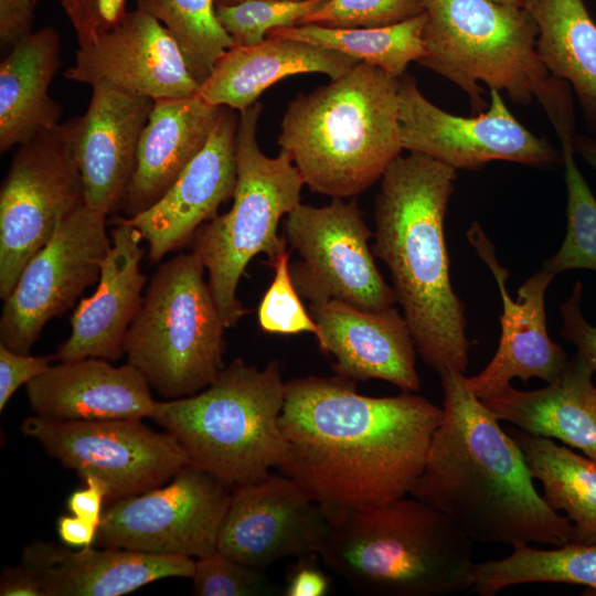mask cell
<instances>
[{
  "instance_id": "6da1fadb",
  "label": "cell",
  "mask_w": 596,
  "mask_h": 596,
  "mask_svg": "<svg viewBox=\"0 0 596 596\" xmlns=\"http://www.w3.org/2000/svg\"><path fill=\"white\" fill-rule=\"evenodd\" d=\"M441 417L414 392L374 397L339 375L296 377L286 382L277 469L329 519L386 503L411 493Z\"/></svg>"
},
{
  "instance_id": "7a4b0ae2",
  "label": "cell",
  "mask_w": 596,
  "mask_h": 596,
  "mask_svg": "<svg viewBox=\"0 0 596 596\" xmlns=\"http://www.w3.org/2000/svg\"><path fill=\"white\" fill-rule=\"evenodd\" d=\"M443 417L411 496L444 513L472 541L561 546L573 524L536 491L524 456L469 389L465 373H439Z\"/></svg>"
},
{
  "instance_id": "3957f363",
  "label": "cell",
  "mask_w": 596,
  "mask_h": 596,
  "mask_svg": "<svg viewBox=\"0 0 596 596\" xmlns=\"http://www.w3.org/2000/svg\"><path fill=\"white\" fill-rule=\"evenodd\" d=\"M456 169L427 156L401 155L381 178L372 252L390 270L416 350L438 374L465 373L470 343L464 304L449 274L444 221Z\"/></svg>"
},
{
  "instance_id": "277c9868",
  "label": "cell",
  "mask_w": 596,
  "mask_h": 596,
  "mask_svg": "<svg viewBox=\"0 0 596 596\" xmlns=\"http://www.w3.org/2000/svg\"><path fill=\"white\" fill-rule=\"evenodd\" d=\"M278 145L312 192L332 199L362 193L403 150L398 78L360 62L329 84L299 93L287 105Z\"/></svg>"
},
{
  "instance_id": "5b68a950",
  "label": "cell",
  "mask_w": 596,
  "mask_h": 596,
  "mask_svg": "<svg viewBox=\"0 0 596 596\" xmlns=\"http://www.w3.org/2000/svg\"><path fill=\"white\" fill-rule=\"evenodd\" d=\"M472 540L417 498H398L329 519L318 556L356 593L439 596L473 585Z\"/></svg>"
},
{
  "instance_id": "8992f818",
  "label": "cell",
  "mask_w": 596,
  "mask_h": 596,
  "mask_svg": "<svg viewBox=\"0 0 596 596\" xmlns=\"http://www.w3.org/2000/svg\"><path fill=\"white\" fill-rule=\"evenodd\" d=\"M418 1L427 20L426 54L417 63L460 87L473 114L489 106L482 82L517 104L538 99L557 136L575 130L570 85L542 62L539 28L525 8L493 0Z\"/></svg>"
},
{
  "instance_id": "52a82bcc",
  "label": "cell",
  "mask_w": 596,
  "mask_h": 596,
  "mask_svg": "<svg viewBox=\"0 0 596 596\" xmlns=\"http://www.w3.org/2000/svg\"><path fill=\"white\" fill-rule=\"evenodd\" d=\"M285 395L277 360L258 369L234 359L196 394L157 402L151 419L178 440L190 465L233 489L266 478L283 460Z\"/></svg>"
},
{
  "instance_id": "ba28073f",
  "label": "cell",
  "mask_w": 596,
  "mask_h": 596,
  "mask_svg": "<svg viewBox=\"0 0 596 596\" xmlns=\"http://www.w3.org/2000/svg\"><path fill=\"white\" fill-rule=\"evenodd\" d=\"M262 104L240 111L236 135L237 181L231 209L203 224L192 251L207 272V284L226 328L246 315L236 290L249 260L264 253L272 265L286 249L278 225L300 202L305 184L290 157L266 156L257 143Z\"/></svg>"
},
{
  "instance_id": "9c48e42d",
  "label": "cell",
  "mask_w": 596,
  "mask_h": 596,
  "mask_svg": "<svg viewBox=\"0 0 596 596\" xmlns=\"http://www.w3.org/2000/svg\"><path fill=\"white\" fill-rule=\"evenodd\" d=\"M192 251L153 274L124 341L127 363L167 400L196 394L224 368V329Z\"/></svg>"
},
{
  "instance_id": "30bf717a",
  "label": "cell",
  "mask_w": 596,
  "mask_h": 596,
  "mask_svg": "<svg viewBox=\"0 0 596 596\" xmlns=\"http://www.w3.org/2000/svg\"><path fill=\"white\" fill-rule=\"evenodd\" d=\"M85 204L67 123L21 143L0 190V298L62 221Z\"/></svg>"
},
{
  "instance_id": "8fae6325",
  "label": "cell",
  "mask_w": 596,
  "mask_h": 596,
  "mask_svg": "<svg viewBox=\"0 0 596 596\" xmlns=\"http://www.w3.org/2000/svg\"><path fill=\"white\" fill-rule=\"evenodd\" d=\"M284 232L299 255L289 266L292 283L310 304L339 300L369 310L396 304L375 265L369 244L373 232L354 199H333L324 206L299 203L285 216Z\"/></svg>"
},
{
  "instance_id": "7c38bea8",
  "label": "cell",
  "mask_w": 596,
  "mask_h": 596,
  "mask_svg": "<svg viewBox=\"0 0 596 596\" xmlns=\"http://www.w3.org/2000/svg\"><path fill=\"white\" fill-rule=\"evenodd\" d=\"M23 435L83 480L102 479L108 499L136 496L168 482L189 459L168 432H155L142 419L55 421L31 415Z\"/></svg>"
},
{
  "instance_id": "4fadbf2b",
  "label": "cell",
  "mask_w": 596,
  "mask_h": 596,
  "mask_svg": "<svg viewBox=\"0 0 596 596\" xmlns=\"http://www.w3.org/2000/svg\"><path fill=\"white\" fill-rule=\"evenodd\" d=\"M231 489L189 464L168 483L114 500L103 512L96 543L190 558L213 554Z\"/></svg>"
},
{
  "instance_id": "5bb4252c",
  "label": "cell",
  "mask_w": 596,
  "mask_h": 596,
  "mask_svg": "<svg viewBox=\"0 0 596 596\" xmlns=\"http://www.w3.org/2000/svg\"><path fill=\"white\" fill-rule=\"evenodd\" d=\"M106 216L86 204L79 206L28 262L3 300L0 344L30 353L44 326L71 309L98 281L102 262L111 246Z\"/></svg>"
},
{
  "instance_id": "9a60e30c",
  "label": "cell",
  "mask_w": 596,
  "mask_h": 596,
  "mask_svg": "<svg viewBox=\"0 0 596 596\" xmlns=\"http://www.w3.org/2000/svg\"><path fill=\"white\" fill-rule=\"evenodd\" d=\"M489 95L485 111L461 117L429 102L412 76L398 77L402 148L456 170H477L494 160L546 166L562 159V152L517 120L498 89L490 88Z\"/></svg>"
},
{
  "instance_id": "2e32d148",
  "label": "cell",
  "mask_w": 596,
  "mask_h": 596,
  "mask_svg": "<svg viewBox=\"0 0 596 596\" xmlns=\"http://www.w3.org/2000/svg\"><path fill=\"white\" fill-rule=\"evenodd\" d=\"M329 518L289 477L278 473L232 489L217 551L266 570L287 556L318 554Z\"/></svg>"
},
{
  "instance_id": "e0dca14e",
  "label": "cell",
  "mask_w": 596,
  "mask_h": 596,
  "mask_svg": "<svg viewBox=\"0 0 596 596\" xmlns=\"http://www.w3.org/2000/svg\"><path fill=\"white\" fill-rule=\"evenodd\" d=\"M65 78L106 83L153 100L190 97L200 85L179 45L151 15L135 9L111 30L79 45Z\"/></svg>"
},
{
  "instance_id": "ac0fdd59",
  "label": "cell",
  "mask_w": 596,
  "mask_h": 596,
  "mask_svg": "<svg viewBox=\"0 0 596 596\" xmlns=\"http://www.w3.org/2000/svg\"><path fill=\"white\" fill-rule=\"evenodd\" d=\"M467 238L494 276L502 300L499 347L479 374L466 377L469 389L482 401L510 386L515 377L524 383L532 377L554 381L568 361L546 328L545 292L555 275L544 269L534 273L519 287L514 300L505 287L508 270L499 265L494 246L478 222L471 224Z\"/></svg>"
},
{
  "instance_id": "d6986e66",
  "label": "cell",
  "mask_w": 596,
  "mask_h": 596,
  "mask_svg": "<svg viewBox=\"0 0 596 596\" xmlns=\"http://www.w3.org/2000/svg\"><path fill=\"white\" fill-rule=\"evenodd\" d=\"M238 120L234 109L223 106L206 143L163 196L146 211L126 219L147 242L151 262L158 263L191 242L196 231L233 198Z\"/></svg>"
},
{
  "instance_id": "ffe728a7",
  "label": "cell",
  "mask_w": 596,
  "mask_h": 596,
  "mask_svg": "<svg viewBox=\"0 0 596 596\" xmlns=\"http://www.w3.org/2000/svg\"><path fill=\"white\" fill-rule=\"evenodd\" d=\"M153 103L98 83L92 85L85 114L66 121L87 206L106 215L121 207Z\"/></svg>"
},
{
  "instance_id": "44dd1931",
  "label": "cell",
  "mask_w": 596,
  "mask_h": 596,
  "mask_svg": "<svg viewBox=\"0 0 596 596\" xmlns=\"http://www.w3.org/2000/svg\"><path fill=\"white\" fill-rule=\"evenodd\" d=\"M320 350L333 358L336 375L358 382L386 381L402 392H416L421 380L416 347L404 316L394 306L369 310L329 300L310 304Z\"/></svg>"
},
{
  "instance_id": "7402d4cb",
  "label": "cell",
  "mask_w": 596,
  "mask_h": 596,
  "mask_svg": "<svg viewBox=\"0 0 596 596\" xmlns=\"http://www.w3.org/2000/svg\"><path fill=\"white\" fill-rule=\"evenodd\" d=\"M110 240L97 288L74 310L71 334L55 353L58 361L99 358L113 362L125 354V337L141 305L147 283L140 269L143 240L126 219L118 220L110 230Z\"/></svg>"
},
{
  "instance_id": "603a6c76",
  "label": "cell",
  "mask_w": 596,
  "mask_h": 596,
  "mask_svg": "<svg viewBox=\"0 0 596 596\" xmlns=\"http://www.w3.org/2000/svg\"><path fill=\"white\" fill-rule=\"evenodd\" d=\"M39 581L44 596H120L168 577L191 578L190 557L94 545L70 546L36 540L20 558Z\"/></svg>"
},
{
  "instance_id": "cb8c5ba5",
  "label": "cell",
  "mask_w": 596,
  "mask_h": 596,
  "mask_svg": "<svg viewBox=\"0 0 596 596\" xmlns=\"http://www.w3.org/2000/svg\"><path fill=\"white\" fill-rule=\"evenodd\" d=\"M86 358L58 361L26 385L34 415L55 421L151 418L156 401L143 375L126 363Z\"/></svg>"
},
{
  "instance_id": "d4e9b609",
  "label": "cell",
  "mask_w": 596,
  "mask_h": 596,
  "mask_svg": "<svg viewBox=\"0 0 596 596\" xmlns=\"http://www.w3.org/2000/svg\"><path fill=\"white\" fill-rule=\"evenodd\" d=\"M222 107L207 103L199 94L155 100L120 207L128 217L146 211L163 196L206 143Z\"/></svg>"
},
{
  "instance_id": "484cf974",
  "label": "cell",
  "mask_w": 596,
  "mask_h": 596,
  "mask_svg": "<svg viewBox=\"0 0 596 596\" xmlns=\"http://www.w3.org/2000/svg\"><path fill=\"white\" fill-rule=\"evenodd\" d=\"M358 60L340 52L281 36H266L255 45L227 50L200 85L199 95L215 106L242 111L269 86L287 76L322 73L337 79Z\"/></svg>"
},
{
  "instance_id": "4316f807",
  "label": "cell",
  "mask_w": 596,
  "mask_h": 596,
  "mask_svg": "<svg viewBox=\"0 0 596 596\" xmlns=\"http://www.w3.org/2000/svg\"><path fill=\"white\" fill-rule=\"evenodd\" d=\"M594 373L576 353L547 386L521 391L510 385L482 402L499 421L530 435L558 439L596 460Z\"/></svg>"
},
{
  "instance_id": "83f0119b",
  "label": "cell",
  "mask_w": 596,
  "mask_h": 596,
  "mask_svg": "<svg viewBox=\"0 0 596 596\" xmlns=\"http://www.w3.org/2000/svg\"><path fill=\"white\" fill-rule=\"evenodd\" d=\"M61 36L53 26L14 44L0 64V151L60 125L61 105L49 94L61 66Z\"/></svg>"
},
{
  "instance_id": "f1b7e54d",
  "label": "cell",
  "mask_w": 596,
  "mask_h": 596,
  "mask_svg": "<svg viewBox=\"0 0 596 596\" xmlns=\"http://www.w3.org/2000/svg\"><path fill=\"white\" fill-rule=\"evenodd\" d=\"M539 28L538 53L573 86L587 129L596 134V23L584 0H523Z\"/></svg>"
},
{
  "instance_id": "f546056e",
  "label": "cell",
  "mask_w": 596,
  "mask_h": 596,
  "mask_svg": "<svg viewBox=\"0 0 596 596\" xmlns=\"http://www.w3.org/2000/svg\"><path fill=\"white\" fill-rule=\"evenodd\" d=\"M533 478L542 483V498L573 522L570 543H596V460L581 456L552 439L509 429Z\"/></svg>"
},
{
  "instance_id": "4dcf8cb0",
  "label": "cell",
  "mask_w": 596,
  "mask_h": 596,
  "mask_svg": "<svg viewBox=\"0 0 596 596\" xmlns=\"http://www.w3.org/2000/svg\"><path fill=\"white\" fill-rule=\"evenodd\" d=\"M426 20V13L422 12L402 22L375 28L300 24L274 29L266 36L288 38L333 50L398 78L411 62H418L426 54L423 41Z\"/></svg>"
},
{
  "instance_id": "1f68e13d",
  "label": "cell",
  "mask_w": 596,
  "mask_h": 596,
  "mask_svg": "<svg viewBox=\"0 0 596 596\" xmlns=\"http://www.w3.org/2000/svg\"><path fill=\"white\" fill-rule=\"evenodd\" d=\"M525 583H565L596 588V543H567L551 550L529 544L513 547L505 558L476 563L472 588L493 596Z\"/></svg>"
},
{
  "instance_id": "d6a6232c",
  "label": "cell",
  "mask_w": 596,
  "mask_h": 596,
  "mask_svg": "<svg viewBox=\"0 0 596 596\" xmlns=\"http://www.w3.org/2000/svg\"><path fill=\"white\" fill-rule=\"evenodd\" d=\"M136 9L158 20L180 47L201 85L234 41L216 17V0H134Z\"/></svg>"
},
{
  "instance_id": "836d02e7",
  "label": "cell",
  "mask_w": 596,
  "mask_h": 596,
  "mask_svg": "<svg viewBox=\"0 0 596 596\" xmlns=\"http://www.w3.org/2000/svg\"><path fill=\"white\" fill-rule=\"evenodd\" d=\"M574 135L558 137L567 190V227L560 249L542 264V269L554 275L576 268L596 270V199L575 162Z\"/></svg>"
},
{
  "instance_id": "e575fe53",
  "label": "cell",
  "mask_w": 596,
  "mask_h": 596,
  "mask_svg": "<svg viewBox=\"0 0 596 596\" xmlns=\"http://www.w3.org/2000/svg\"><path fill=\"white\" fill-rule=\"evenodd\" d=\"M328 0H245L216 4V17L237 46L263 42L269 31L299 25Z\"/></svg>"
},
{
  "instance_id": "d590c367",
  "label": "cell",
  "mask_w": 596,
  "mask_h": 596,
  "mask_svg": "<svg viewBox=\"0 0 596 596\" xmlns=\"http://www.w3.org/2000/svg\"><path fill=\"white\" fill-rule=\"evenodd\" d=\"M290 254L284 249L270 265L274 278L257 310L259 328L272 334H319V329L300 300L290 275Z\"/></svg>"
},
{
  "instance_id": "8d00e7d4",
  "label": "cell",
  "mask_w": 596,
  "mask_h": 596,
  "mask_svg": "<svg viewBox=\"0 0 596 596\" xmlns=\"http://www.w3.org/2000/svg\"><path fill=\"white\" fill-rule=\"evenodd\" d=\"M198 596H277L283 590L264 570L242 564L216 551L198 558L192 575Z\"/></svg>"
},
{
  "instance_id": "74e56055",
  "label": "cell",
  "mask_w": 596,
  "mask_h": 596,
  "mask_svg": "<svg viewBox=\"0 0 596 596\" xmlns=\"http://www.w3.org/2000/svg\"><path fill=\"white\" fill-rule=\"evenodd\" d=\"M418 0H328L300 24L327 28H375L402 22L421 14ZM299 24V25H300Z\"/></svg>"
},
{
  "instance_id": "f35d334b",
  "label": "cell",
  "mask_w": 596,
  "mask_h": 596,
  "mask_svg": "<svg viewBox=\"0 0 596 596\" xmlns=\"http://www.w3.org/2000/svg\"><path fill=\"white\" fill-rule=\"evenodd\" d=\"M75 30L79 45H85L118 25L127 14V0H60Z\"/></svg>"
},
{
  "instance_id": "ab89813d",
  "label": "cell",
  "mask_w": 596,
  "mask_h": 596,
  "mask_svg": "<svg viewBox=\"0 0 596 596\" xmlns=\"http://www.w3.org/2000/svg\"><path fill=\"white\" fill-rule=\"evenodd\" d=\"M54 360L55 354L31 355L0 344V412L21 385L43 373Z\"/></svg>"
},
{
  "instance_id": "60d3db41",
  "label": "cell",
  "mask_w": 596,
  "mask_h": 596,
  "mask_svg": "<svg viewBox=\"0 0 596 596\" xmlns=\"http://www.w3.org/2000/svg\"><path fill=\"white\" fill-rule=\"evenodd\" d=\"M583 285L577 281L570 297L561 305V336L572 342L579 354L596 372V327L585 319L581 304Z\"/></svg>"
},
{
  "instance_id": "b9f144b4",
  "label": "cell",
  "mask_w": 596,
  "mask_h": 596,
  "mask_svg": "<svg viewBox=\"0 0 596 596\" xmlns=\"http://www.w3.org/2000/svg\"><path fill=\"white\" fill-rule=\"evenodd\" d=\"M318 554L297 557L286 575L285 596H324L330 592L331 579L319 567Z\"/></svg>"
},
{
  "instance_id": "7bdbcfd3",
  "label": "cell",
  "mask_w": 596,
  "mask_h": 596,
  "mask_svg": "<svg viewBox=\"0 0 596 596\" xmlns=\"http://www.w3.org/2000/svg\"><path fill=\"white\" fill-rule=\"evenodd\" d=\"M32 0H0V42L8 49L33 32Z\"/></svg>"
},
{
  "instance_id": "ee69618b",
  "label": "cell",
  "mask_w": 596,
  "mask_h": 596,
  "mask_svg": "<svg viewBox=\"0 0 596 596\" xmlns=\"http://www.w3.org/2000/svg\"><path fill=\"white\" fill-rule=\"evenodd\" d=\"M82 481L84 488L75 490L67 498V509L73 515L99 526L104 512L103 503L108 499L107 485L94 476H88Z\"/></svg>"
},
{
  "instance_id": "f6af8a7d",
  "label": "cell",
  "mask_w": 596,
  "mask_h": 596,
  "mask_svg": "<svg viewBox=\"0 0 596 596\" xmlns=\"http://www.w3.org/2000/svg\"><path fill=\"white\" fill-rule=\"evenodd\" d=\"M60 540L70 547L81 549L94 545L98 525L76 515H62L56 523Z\"/></svg>"
},
{
  "instance_id": "bcb514c9",
  "label": "cell",
  "mask_w": 596,
  "mask_h": 596,
  "mask_svg": "<svg viewBox=\"0 0 596 596\" xmlns=\"http://www.w3.org/2000/svg\"><path fill=\"white\" fill-rule=\"evenodd\" d=\"M1 596H44L39 581L22 564L4 567L0 578Z\"/></svg>"
},
{
  "instance_id": "7dc6e473",
  "label": "cell",
  "mask_w": 596,
  "mask_h": 596,
  "mask_svg": "<svg viewBox=\"0 0 596 596\" xmlns=\"http://www.w3.org/2000/svg\"><path fill=\"white\" fill-rule=\"evenodd\" d=\"M572 146L574 152L578 153L596 171V138L574 135Z\"/></svg>"
},
{
  "instance_id": "c3c4849f",
  "label": "cell",
  "mask_w": 596,
  "mask_h": 596,
  "mask_svg": "<svg viewBox=\"0 0 596 596\" xmlns=\"http://www.w3.org/2000/svg\"><path fill=\"white\" fill-rule=\"evenodd\" d=\"M500 3L513 4L522 7L523 0H493Z\"/></svg>"
},
{
  "instance_id": "681fc988",
  "label": "cell",
  "mask_w": 596,
  "mask_h": 596,
  "mask_svg": "<svg viewBox=\"0 0 596 596\" xmlns=\"http://www.w3.org/2000/svg\"><path fill=\"white\" fill-rule=\"evenodd\" d=\"M245 0H216V4H234Z\"/></svg>"
},
{
  "instance_id": "f907efd6",
  "label": "cell",
  "mask_w": 596,
  "mask_h": 596,
  "mask_svg": "<svg viewBox=\"0 0 596 596\" xmlns=\"http://www.w3.org/2000/svg\"><path fill=\"white\" fill-rule=\"evenodd\" d=\"M32 1H34L35 3L38 2V0H32Z\"/></svg>"
}]
</instances>
